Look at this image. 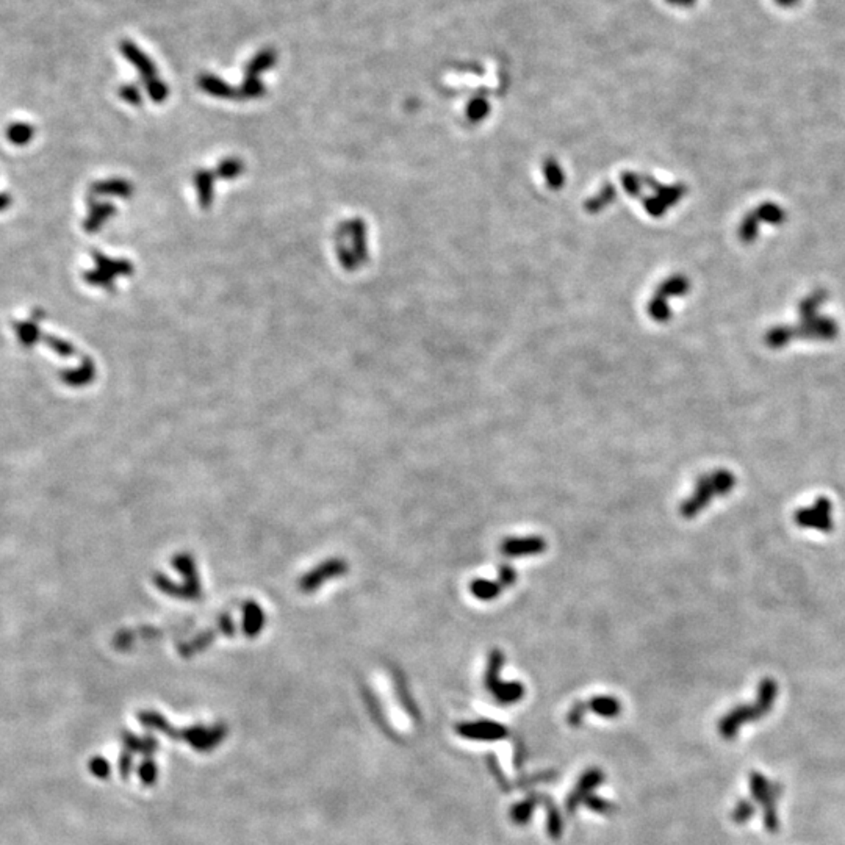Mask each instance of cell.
Returning a JSON list of instances; mask_svg holds the SVG:
<instances>
[{
	"mask_svg": "<svg viewBox=\"0 0 845 845\" xmlns=\"http://www.w3.org/2000/svg\"><path fill=\"white\" fill-rule=\"evenodd\" d=\"M736 474L727 468H717L714 472L703 474L697 481L694 492L683 501L679 513L685 520L695 518L706 509L715 498H723L731 493L736 487Z\"/></svg>",
	"mask_w": 845,
	"mask_h": 845,
	"instance_id": "cell-1",
	"label": "cell"
},
{
	"mask_svg": "<svg viewBox=\"0 0 845 845\" xmlns=\"http://www.w3.org/2000/svg\"><path fill=\"white\" fill-rule=\"evenodd\" d=\"M778 697V684L773 678H764L759 683L758 697L753 703L742 704L723 717L719 723V731L725 739L736 738L739 729L743 725L762 719V717L770 713L773 703Z\"/></svg>",
	"mask_w": 845,
	"mask_h": 845,
	"instance_id": "cell-2",
	"label": "cell"
},
{
	"mask_svg": "<svg viewBox=\"0 0 845 845\" xmlns=\"http://www.w3.org/2000/svg\"><path fill=\"white\" fill-rule=\"evenodd\" d=\"M835 507L827 497H819L814 503L803 506L793 513V522L802 529L828 534L835 529Z\"/></svg>",
	"mask_w": 845,
	"mask_h": 845,
	"instance_id": "cell-3",
	"label": "cell"
},
{
	"mask_svg": "<svg viewBox=\"0 0 845 845\" xmlns=\"http://www.w3.org/2000/svg\"><path fill=\"white\" fill-rule=\"evenodd\" d=\"M750 791L753 797L764 806V822L767 830L777 831L778 830V816L775 811V802L781 796V786L772 783L761 773L750 775Z\"/></svg>",
	"mask_w": 845,
	"mask_h": 845,
	"instance_id": "cell-4",
	"label": "cell"
},
{
	"mask_svg": "<svg viewBox=\"0 0 845 845\" xmlns=\"http://www.w3.org/2000/svg\"><path fill=\"white\" fill-rule=\"evenodd\" d=\"M504 662V656L499 650H493L488 656L486 683L487 688L490 689L492 694L498 698L501 703H513L523 697V685L520 683H501L499 681V670Z\"/></svg>",
	"mask_w": 845,
	"mask_h": 845,
	"instance_id": "cell-5",
	"label": "cell"
},
{
	"mask_svg": "<svg viewBox=\"0 0 845 845\" xmlns=\"http://www.w3.org/2000/svg\"><path fill=\"white\" fill-rule=\"evenodd\" d=\"M506 557H523L542 555L546 550V542L542 537H511L504 538L499 546Z\"/></svg>",
	"mask_w": 845,
	"mask_h": 845,
	"instance_id": "cell-6",
	"label": "cell"
},
{
	"mask_svg": "<svg viewBox=\"0 0 845 845\" xmlns=\"http://www.w3.org/2000/svg\"><path fill=\"white\" fill-rule=\"evenodd\" d=\"M781 216H783V212L780 210L777 206H764L759 210H756L750 218L743 222L742 227V237L743 240H753V237L756 235V227H758V219H764V221H780Z\"/></svg>",
	"mask_w": 845,
	"mask_h": 845,
	"instance_id": "cell-7",
	"label": "cell"
},
{
	"mask_svg": "<svg viewBox=\"0 0 845 845\" xmlns=\"http://www.w3.org/2000/svg\"><path fill=\"white\" fill-rule=\"evenodd\" d=\"M506 587L503 586V582L499 580H474L472 582V586H470V590H472L473 596H476L478 600L482 601H490L498 598L499 594L503 592Z\"/></svg>",
	"mask_w": 845,
	"mask_h": 845,
	"instance_id": "cell-8",
	"label": "cell"
},
{
	"mask_svg": "<svg viewBox=\"0 0 845 845\" xmlns=\"http://www.w3.org/2000/svg\"><path fill=\"white\" fill-rule=\"evenodd\" d=\"M589 706H590V709H594L595 713H598L601 715H607V717L615 715V714L619 713V709H620L617 700H615V698H611V697H598V698H595V700H592V701L589 703Z\"/></svg>",
	"mask_w": 845,
	"mask_h": 845,
	"instance_id": "cell-9",
	"label": "cell"
},
{
	"mask_svg": "<svg viewBox=\"0 0 845 845\" xmlns=\"http://www.w3.org/2000/svg\"><path fill=\"white\" fill-rule=\"evenodd\" d=\"M753 812H754V809H753L752 803H748V802H739V803H738V806H736L734 811H733V819H734V822H738V823H743V822H747L748 819L753 816Z\"/></svg>",
	"mask_w": 845,
	"mask_h": 845,
	"instance_id": "cell-10",
	"label": "cell"
}]
</instances>
